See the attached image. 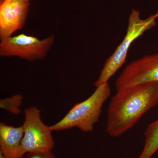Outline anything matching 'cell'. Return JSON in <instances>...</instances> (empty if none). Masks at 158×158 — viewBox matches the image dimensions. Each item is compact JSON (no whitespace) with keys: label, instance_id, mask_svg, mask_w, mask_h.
<instances>
[{"label":"cell","instance_id":"1","mask_svg":"<svg viewBox=\"0 0 158 158\" xmlns=\"http://www.w3.org/2000/svg\"><path fill=\"white\" fill-rule=\"evenodd\" d=\"M157 105L158 82L141 83L116 91L108 108V135L114 138L121 135Z\"/></svg>","mask_w":158,"mask_h":158},{"label":"cell","instance_id":"2","mask_svg":"<svg viewBox=\"0 0 158 158\" xmlns=\"http://www.w3.org/2000/svg\"><path fill=\"white\" fill-rule=\"evenodd\" d=\"M111 94L109 83L96 87L94 93L84 101L73 106L60 121L50 126L52 131L77 127L84 132L93 131L98 122L103 106Z\"/></svg>","mask_w":158,"mask_h":158},{"label":"cell","instance_id":"3","mask_svg":"<svg viewBox=\"0 0 158 158\" xmlns=\"http://www.w3.org/2000/svg\"><path fill=\"white\" fill-rule=\"evenodd\" d=\"M158 11L146 19L140 17V11L133 9L129 17L127 33L121 43L105 62L98 79L94 83L95 87L108 83L110 78L116 73L126 61L129 50L133 42L156 25Z\"/></svg>","mask_w":158,"mask_h":158},{"label":"cell","instance_id":"4","mask_svg":"<svg viewBox=\"0 0 158 158\" xmlns=\"http://www.w3.org/2000/svg\"><path fill=\"white\" fill-rule=\"evenodd\" d=\"M25 120L22 126L24 135L22 150L24 155L52 150L55 142L50 126L41 120V111L36 106L24 110Z\"/></svg>","mask_w":158,"mask_h":158},{"label":"cell","instance_id":"5","mask_svg":"<svg viewBox=\"0 0 158 158\" xmlns=\"http://www.w3.org/2000/svg\"><path fill=\"white\" fill-rule=\"evenodd\" d=\"M53 35L40 40L24 34L1 40L0 55L2 57H18L29 61L44 58L53 44Z\"/></svg>","mask_w":158,"mask_h":158},{"label":"cell","instance_id":"6","mask_svg":"<svg viewBox=\"0 0 158 158\" xmlns=\"http://www.w3.org/2000/svg\"><path fill=\"white\" fill-rule=\"evenodd\" d=\"M151 82H158V53L145 56L127 65L116 80V91Z\"/></svg>","mask_w":158,"mask_h":158},{"label":"cell","instance_id":"7","mask_svg":"<svg viewBox=\"0 0 158 158\" xmlns=\"http://www.w3.org/2000/svg\"><path fill=\"white\" fill-rule=\"evenodd\" d=\"M30 3L4 0L0 6V37L12 36L25 24Z\"/></svg>","mask_w":158,"mask_h":158},{"label":"cell","instance_id":"8","mask_svg":"<svg viewBox=\"0 0 158 158\" xmlns=\"http://www.w3.org/2000/svg\"><path fill=\"white\" fill-rule=\"evenodd\" d=\"M22 126L14 127L4 123H0V151L7 158H23V137Z\"/></svg>","mask_w":158,"mask_h":158},{"label":"cell","instance_id":"9","mask_svg":"<svg viewBox=\"0 0 158 158\" xmlns=\"http://www.w3.org/2000/svg\"><path fill=\"white\" fill-rule=\"evenodd\" d=\"M144 136V146L138 158H151L158 150V119L148 126Z\"/></svg>","mask_w":158,"mask_h":158},{"label":"cell","instance_id":"10","mask_svg":"<svg viewBox=\"0 0 158 158\" xmlns=\"http://www.w3.org/2000/svg\"><path fill=\"white\" fill-rule=\"evenodd\" d=\"M23 99V96L21 94H16L10 97L1 99L0 108L14 115H17L21 112L20 107Z\"/></svg>","mask_w":158,"mask_h":158},{"label":"cell","instance_id":"11","mask_svg":"<svg viewBox=\"0 0 158 158\" xmlns=\"http://www.w3.org/2000/svg\"><path fill=\"white\" fill-rule=\"evenodd\" d=\"M26 158H56L52 150L40 152H30L27 153Z\"/></svg>","mask_w":158,"mask_h":158},{"label":"cell","instance_id":"12","mask_svg":"<svg viewBox=\"0 0 158 158\" xmlns=\"http://www.w3.org/2000/svg\"><path fill=\"white\" fill-rule=\"evenodd\" d=\"M16 2H28L29 0H12Z\"/></svg>","mask_w":158,"mask_h":158},{"label":"cell","instance_id":"13","mask_svg":"<svg viewBox=\"0 0 158 158\" xmlns=\"http://www.w3.org/2000/svg\"><path fill=\"white\" fill-rule=\"evenodd\" d=\"M0 158H7L2 152L0 151Z\"/></svg>","mask_w":158,"mask_h":158}]
</instances>
